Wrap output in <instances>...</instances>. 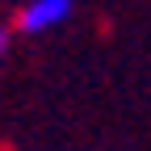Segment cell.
Wrapping results in <instances>:
<instances>
[{"label":"cell","instance_id":"1","mask_svg":"<svg viewBox=\"0 0 151 151\" xmlns=\"http://www.w3.org/2000/svg\"><path fill=\"white\" fill-rule=\"evenodd\" d=\"M76 9V0H29V4L17 13V29L21 34H46L55 25H63Z\"/></svg>","mask_w":151,"mask_h":151},{"label":"cell","instance_id":"2","mask_svg":"<svg viewBox=\"0 0 151 151\" xmlns=\"http://www.w3.org/2000/svg\"><path fill=\"white\" fill-rule=\"evenodd\" d=\"M4 50H9V29L0 25V59H4Z\"/></svg>","mask_w":151,"mask_h":151}]
</instances>
